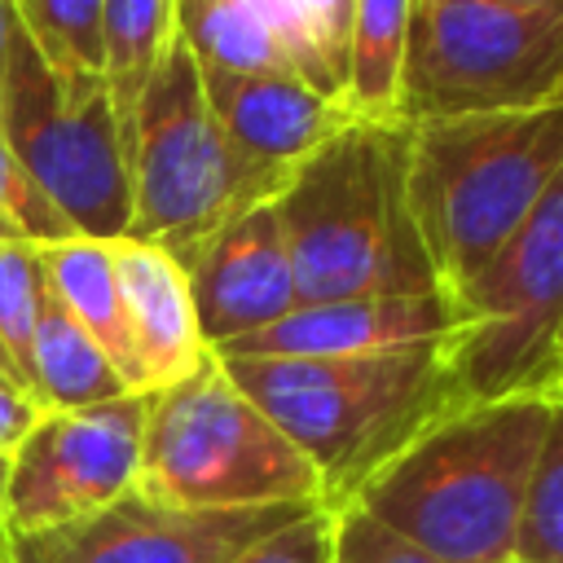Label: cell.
Instances as JSON below:
<instances>
[{
    "mask_svg": "<svg viewBox=\"0 0 563 563\" xmlns=\"http://www.w3.org/2000/svg\"><path fill=\"white\" fill-rule=\"evenodd\" d=\"M554 396L523 391L449 409L369 475L352 506L440 563L510 559Z\"/></svg>",
    "mask_w": 563,
    "mask_h": 563,
    "instance_id": "obj_1",
    "label": "cell"
},
{
    "mask_svg": "<svg viewBox=\"0 0 563 563\" xmlns=\"http://www.w3.org/2000/svg\"><path fill=\"white\" fill-rule=\"evenodd\" d=\"M321 475L325 506H347L435 418L466 405L453 339L361 356L220 361Z\"/></svg>",
    "mask_w": 563,
    "mask_h": 563,
    "instance_id": "obj_2",
    "label": "cell"
},
{
    "mask_svg": "<svg viewBox=\"0 0 563 563\" xmlns=\"http://www.w3.org/2000/svg\"><path fill=\"white\" fill-rule=\"evenodd\" d=\"M299 303L440 290L409 207V128L352 119L277 194Z\"/></svg>",
    "mask_w": 563,
    "mask_h": 563,
    "instance_id": "obj_3",
    "label": "cell"
},
{
    "mask_svg": "<svg viewBox=\"0 0 563 563\" xmlns=\"http://www.w3.org/2000/svg\"><path fill=\"white\" fill-rule=\"evenodd\" d=\"M409 128V207L444 290H462L563 176V101Z\"/></svg>",
    "mask_w": 563,
    "mask_h": 563,
    "instance_id": "obj_4",
    "label": "cell"
},
{
    "mask_svg": "<svg viewBox=\"0 0 563 563\" xmlns=\"http://www.w3.org/2000/svg\"><path fill=\"white\" fill-rule=\"evenodd\" d=\"M136 493L167 510H260L325 501L312 462L229 378L220 356L145 396Z\"/></svg>",
    "mask_w": 563,
    "mask_h": 563,
    "instance_id": "obj_5",
    "label": "cell"
},
{
    "mask_svg": "<svg viewBox=\"0 0 563 563\" xmlns=\"http://www.w3.org/2000/svg\"><path fill=\"white\" fill-rule=\"evenodd\" d=\"M132 229L176 260L233 216L273 202L286 172L246 158L216 123L202 70L176 35L132 110Z\"/></svg>",
    "mask_w": 563,
    "mask_h": 563,
    "instance_id": "obj_6",
    "label": "cell"
},
{
    "mask_svg": "<svg viewBox=\"0 0 563 563\" xmlns=\"http://www.w3.org/2000/svg\"><path fill=\"white\" fill-rule=\"evenodd\" d=\"M0 136L75 238H128L132 150L106 79H57L18 22L9 40Z\"/></svg>",
    "mask_w": 563,
    "mask_h": 563,
    "instance_id": "obj_7",
    "label": "cell"
},
{
    "mask_svg": "<svg viewBox=\"0 0 563 563\" xmlns=\"http://www.w3.org/2000/svg\"><path fill=\"white\" fill-rule=\"evenodd\" d=\"M563 101V9L418 0L400 123L537 110Z\"/></svg>",
    "mask_w": 563,
    "mask_h": 563,
    "instance_id": "obj_8",
    "label": "cell"
},
{
    "mask_svg": "<svg viewBox=\"0 0 563 563\" xmlns=\"http://www.w3.org/2000/svg\"><path fill=\"white\" fill-rule=\"evenodd\" d=\"M457 299L466 330L453 369L466 400L563 391V176Z\"/></svg>",
    "mask_w": 563,
    "mask_h": 563,
    "instance_id": "obj_9",
    "label": "cell"
},
{
    "mask_svg": "<svg viewBox=\"0 0 563 563\" xmlns=\"http://www.w3.org/2000/svg\"><path fill=\"white\" fill-rule=\"evenodd\" d=\"M145 435V396H119L88 409H44L9 457L4 528L40 537L79 523L136 488Z\"/></svg>",
    "mask_w": 563,
    "mask_h": 563,
    "instance_id": "obj_10",
    "label": "cell"
},
{
    "mask_svg": "<svg viewBox=\"0 0 563 563\" xmlns=\"http://www.w3.org/2000/svg\"><path fill=\"white\" fill-rule=\"evenodd\" d=\"M299 510L308 506L167 510L132 488L128 497L79 523L40 537H13V559L18 563H224L255 537L295 519Z\"/></svg>",
    "mask_w": 563,
    "mask_h": 563,
    "instance_id": "obj_11",
    "label": "cell"
},
{
    "mask_svg": "<svg viewBox=\"0 0 563 563\" xmlns=\"http://www.w3.org/2000/svg\"><path fill=\"white\" fill-rule=\"evenodd\" d=\"M180 268L189 277L198 330L211 352L246 334H260L299 308V286L277 220V198L207 233L194 251L180 255Z\"/></svg>",
    "mask_w": 563,
    "mask_h": 563,
    "instance_id": "obj_12",
    "label": "cell"
},
{
    "mask_svg": "<svg viewBox=\"0 0 563 563\" xmlns=\"http://www.w3.org/2000/svg\"><path fill=\"white\" fill-rule=\"evenodd\" d=\"M466 330V308L453 290L418 295H356L299 303L260 334L220 347V361H273V356H361L409 343L457 339Z\"/></svg>",
    "mask_w": 563,
    "mask_h": 563,
    "instance_id": "obj_13",
    "label": "cell"
},
{
    "mask_svg": "<svg viewBox=\"0 0 563 563\" xmlns=\"http://www.w3.org/2000/svg\"><path fill=\"white\" fill-rule=\"evenodd\" d=\"M202 70V92L224 128V136L255 163L273 172H295L312 150H321L352 114L303 84L299 75H242V70Z\"/></svg>",
    "mask_w": 563,
    "mask_h": 563,
    "instance_id": "obj_14",
    "label": "cell"
},
{
    "mask_svg": "<svg viewBox=\"0 0 563 563\" xmlns=\"http://www.w3.org/2000/svg\"><path fill=\"white\" fill-rule=\"evenodd\" d=\"M114 277H119V299H123L145 396L189 378L211 361V347L198 330L189 277L172 251H163L158 242L119 238Z\"/></svg>",
    "mask_w": 563,
    "mask_h": 563,
    "instance_id": "obj_15",
    "label": "cell"
},
{
    "mask_svg": "<svg viewBox=\"0 0 563 563\" xmlns=\"http://www.w3.org/2000/svg\"><path fill=\"white\" fill-rule=\"evenodd\" d=\"M40 268L48 295L101 343V352L114 361L123 383L145 396L141 387V365L132 352L123 299H119V277H114V242L97 238H66L53 246H40Z\"/></svg>",
    "mask_w": 563,
    "mask_h": 563,
    "instance_id": "obj_16",
    "label": "cell"
},
{
    "mask_svg": "<svg viewBox=\"0 0 563 563\" xmlns=\"http://www.w3.org/2000/svg\"><path fill=\"white\" fill-rule=\"evenodd\" d=\"M26 391L35 396L40 409H88V405L132 396V387L123 383L114 361L101 352V343L53 295H44L40 325L31 339Z\"/></svg>",
    "mask_w": 563,
    "mask_h": 563,
    "instance_id": "obj_17",
    "label": "cell"
},
{
    "mask_svg": "<svg viewBox=\"0 0 563 563\" xmlns=\"http://www.w3.org/2000/svg\"><path fill=\"white\" fill-rule=\"evenodd\" d=\"M413 13H418V0H352L347 88H343V106L352 119L400 123V88H405Z\"/></svg>",
    "mask_w": 563,
    "mask_h": 563,
    "instance_id": "obj_18",
    "label": "cell"
},
{
    "mask_svg": "<svg viewBox=\"0 0 563 563\" xmlns=\"http://www.w3.org/2000/svg\"><path fill=\"white\" fill-rule=\"evenodd\" d=\"M176 40V0H101V79L132 141V110Z\"/></svg>",
    "mask_w": 563,
    "mask_h": 563,
    "instance_id": "obj_19",
    "label": "cell"
},
{
    "mask_svg": "<svg viewBox=\"0 0 563 563\" xmlns=\"http://www.w3.org/2000/svg\"><path fill=\"white\" fill-rule=\"evenodd\" d=\"M176 35L198 66L242 75H295L277 40L242 0H176Z\"/></svg>",
    "mask_w": 563,
    "mask_h": 563,
    "instance_id": "obj_20",
    "label": "cell"
},
{
    "mask_svg": "<svg viewBox=\"0 0 563 563\" xmlns=\"http://www.w3.org/2000/svg\"><path fill=\"white\" fill-rule=\"evenodd\" d=\"M13 18L57 79L101 75V0H13Z\"/></svg>",
    "mask_w": 563,
    "mask_h": 563,
    "instance_id": "obj_21",
    "label": "cell"
},
{
    "mask_svg": "<svg viewBox=\"0 0 563 563\" xmlns=\"http://www.w3.org/2000/svg\"><path fill=\"white\" fill-rule=\"evenodd\" d=\"M515 559L528 563H563V391L554 396L550 427L523 493Z\"/></svg>",
    "mask_w": 563,
    "mask_h": 563,
    "instance_id": "obj_22",
    "label": "cell"
},
{
    "mask_svg": "<svg viewBox=\"0 0 563 563\" xmlns=\"http://www.w3.org/2000/svg\"><path fill=\"white\" fill-rule=\"evenodd\" d=\"M44 295H48V286H44V268H40V246L0 242V347L22 387H26V356H31Z\"/></svg>",
    "mask_w": 563,
    "mask_h": 563,
    "instance_id": "obj_23",
    "label": "cell"
},
{
    "mask_svg": "<svg viewBox=\"0 0 563 563\" xmlns=\"http://www.w3.org/2000/svg\"><path fill=\"white\" fill-rule=\"evenodd\" d=\"M66 238H75L70 224L40 194V185L26 176V167L13 158V150L0 136V242L53 246V242H66Z\"/></svg>",
    "mask_w": 563,
    "mask_h": 563,
    "instance_id": "obj_24",
    "label": "cell"
},
{
    "mask_svg": "<svg viewBox=\"0 0 563 563\" xmlns=\"http://www.w3.org/2000/svg\"><path fill=\"white\" fill-rule=\"evenodd\" d=\"M224 563H334V506L317 501L273 532L255 537Z\"/></svg>",
    "mask_w": 563,
    "mask_h": 563,
    "instance_id": "obj_25",
    "label": "cell"
},
{
    "mask_svg": "<svg viewBox=\"0 0 563 563\" xmlns=\"http://www.w3.org/2000/svg\"><path fill=\"white\" fill-rule=\"evenodd\" d=\"M334 563H440L361 506H334Z\"/></svg>",
    "mask_w": 563,
    "mask_h": 563,
    "instance_id": "obj_26",
    "label": "cell"
},
{
    "mask_svg": "<svg viewBox=\"0 0 563 563\" xmlns=\"http://www.w3.org/2000/svg\"><path fill=\"white\" fill-rule=\"evenodd\" d=\"M308 35H312V48H317V62L325 70V84L330 92L343 101V88H347V31H352V0H295ZM347 110V106H343Z\"/></svg>",
    "mask_w": 563,
    "mask_h": 563,
    "instance_id": "obj_27",
    "label": "cell"
},
{
    "mask_svg": "<svg viewBox=\"0 0 563 563\" xmlns=\"http://www.w3.org/2000/svg\"><path fill=\"white\" fill-rule=\"evenodd\" d=\"M260 22H264V31L277 40V48L286 53V62H290V70L303 79V84H312L317 92H325V97H334L330 92V84H325V70H321V62H317V48H312V35H308V26H303V18H299V9H295V0H242ZM339 101V97H334ZM343 106V101H339Z\"/></svg>",
    "mask_w": 563,
    "mask_h": 563,
    "instance_id": "obj_28",
    "label": "cell"
},
{
    "mask_svg": "<svg viewBox=\"0 0 563 563\" xmlns=\"http://www.w3.org/2000/svg\"><path fill=\"white\" fill-rule=\"evenodd\" d=\"M40 405L31 391L13 387V383H0V453L13 457V449L26 440V431L40 422Z\"/></svg>",
    "mask_w": 563,
    "mask_h": 563,
    "instance_id": "obj_29",
    "label": "cell"
},
{
    "mask_svg": "<svg viewBox=\"0 0 563 563\" xmlns=\"http://www.w3.org/2000/svg\"><path fill=\"white\" fill-rule=\"evenodd\" d=\"M13 0H0V97H4V70H9V40H13Z\"/></svg>",
    "mask_w": 563,
    "mask_h": 563,
    "instance_id": "obj_30",
    "label": "cell"
},
{
    "mask_svg": "<svg viewBox=\"0 0 563 563\" xmlns=\"http://www.w3.org/2000/svg\"><path fill=\"white\" fill-rule=\"evenodd\" d=\"M497 4H510V9H563V0H497Z\"/></svg>",
    "mask_w": 563,
    "mask_h": 563,
    "instance_id": "obj_31",
    "label": "cell"
},
{
    "mask_svg": "<svg viewBox=\"0 0 563 563\" xmlns=\"http://www.w3.org/2000/svg\"><path fill=\"white\" fill-rule=\"evenodd\" d=\"M0 563H18L13 559V532L4 528V519H0Z\"/></svg>",
    "mask_w": 563,
    "mask_h": 563,
    "instance_id": "obj_32",
    "label": "cell"
},
{
    "mask_svg": "<svg viewBox=\"0 0 563 563\" xmlns=\"http://www.w3.org/2000/svg\"><path fill=\"white\" fill-rule=\"evenodd\" d=\"M0 383H13V387H22L18 383V374H13V365H9V356H4V347H0ZM26 391V387H22Z\"/></svg>",
    "mask_w": 563,
    "mask_h": 563,
    "instance_id": "obj_33",
    "label": "cell"
},
{
    "mask_svg": "<svg viewBox=\"0 0 563 563\" xmlns=\"http://www.w3.org/2000/svg\"><path fill=\"white\" fill-rule=\"evenodd\" d=\"M4 488H9V457L0 453V510H4Z\"/></svg>",
    "mask_w": 563,
    "mask_h": 563,
    "instance_id": "obj_34",
    "label": "cell"
},
{
    "mask_svg": "<svg viewBox=\"0 0 563 563\" xmlns=\"http://www.w3.org/2000/svg\"><path fill=\"white\" fill-rule=\"evenodd\" d=\"M501 563H528V559H515V554H510V559H501Z\"/></svg>",
    "mask_w": 563,
    "mask_h": 563,
    "instance_id": "obj_35",
    "label": "cell"
}]
</instances>
